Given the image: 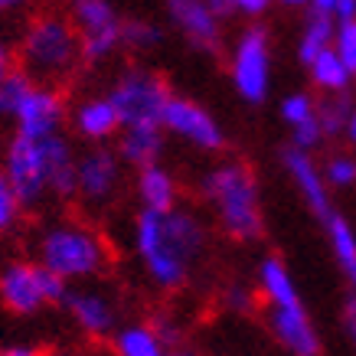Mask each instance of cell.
<instances>
[{
    "instance_id": "1",
    "label": "cell",
    "mask_w": 356,
    "mask_h": 356,
    "mask_svg": "<svg viewBox=\"0 0 356 356\" xmlns=\"http://www.w3.org/2000/svg\"><path fill=\"white\" fill-rule=\"evenodd\" d=\"M134 255L144 278L161 291H180L190 284L209 248V232L196 209L173 206V209H138L134 216Z\"/></svg>"
},
{
    "instance_id": "2",
    "label": "cell",
    "mask_w": 356,
    "mask_h": 356,
    "mask_svg": "<svg viewBox=\"0 0 356 356\" xmlns=\"http://www.w3.org/2000/svg\"><path fill=\"white\" fill-rule=\"evenodd\" d=\"M0 170L20 209H40L46 200H76V154L63 134L30 138L13 131Z\"/></svg>"
},
{
    "instance_id": "3",
    "label": "cell",
    "mask_w": 356,
    "mask_h": 356,
    "mask_svg": "<svg viewBox=\"0 0 356 356\" xmlns=\"http://www.w3.org/2000/svg\"><path fill=\"white\" fill-rule=\"evenodd\" d=\"M255 284H259V298L265 304V321L275 343L288 356H324L321 334L294 284L291 268L278 255H265L255 271Z\"/></svg>"
},
{
    "instance_id": "4",
    "label": "cell",
    "mask_w": 356,
    "mask_h": 356,
    "mask_svg": "<svg viewBox=\"0 0 356 356\" xmlns=\"http://www.w3.org/2000/svg\"><path fill=\"white\" fill-rule=\"evenodd\" d=\"M82 65H86L82 40L69 13L46 10L26 23L17 46V69L23 76H30L36 86L63 88L76 79Z\"/></svg>"
},
{
    "instance_id": "5",
    "label": "cell",
    "mask_w": 356,
    "mask_h": 356,
    "mask_svg": "<svg viewBox=\"0 0 356 356\" xmlns=\"http://www.w3.org/2000/svg\"><path fill=\"white\" fill-rule=\"evenodd\" d=\"M203 200L216 226L236 242H259L265 232L261 190L252 167L242 161H222L203 173Z\"/></svg>"
},
{
    "instance_id": "6",
    "label": "cell",
    "mask_w": 356,
    "mask_h": 356,
    "mask_svg": "<svg viewBox=\"0 0 356 356\" xmlns=\"http://www.w3.org/2000/svg\"><path fill=\"white\" fill-rule=\"evenodd\" d=\"M36 261L63 281H92L111 265V248L105 236L82 219H59L36 238Z\"/></svg>"
},
{
    "instance_id": "7",
    "label": "cell",
    "mask_w": 356,
    "mask_h": 356,
    "mask_svg": "<svg viewBox=\"0 0 356 356\" xmlns=\"http://www.w3.org/2000/svg\"><path fill=\"white\" fill-rule=\"evenodd\" d=\"M105 95L118 111L121 128H161L163 105L173 92L154 69L131 65V69L118 72V79L111 82Z\"/></svg>"
},
{
    "instance_id": "8",
    "label": "cell",
    "mask_w": 356,
    "mask_h": 356,
    "mask_svg": "<svg viewBox=\"0 0 356 356\" xmlns=\"http://www.w3.org/2000/svg\"><path fill=\"white\" fill-rule=\"evenodd\" d=\"M69 281L43 268L40 261H10L0 271V304L17 317H33L43 307H63Z\"/></svg>"
},
{
    "instance_id": "9",
    "label": "cell",
    "mask_w": 356,
    "mask_h": 356,
    "mask_svg": "<svg viewBox=\"0 0 356 356\" xmlns=\"http://www.w3.org/2000/svg\"><path fill=\"white\" fill-rule=\"evenodd\" d=\"M229 76L232 88L238 92L242 102L261 105L268 102L271 92V40L265 26H248L238 33L229 56Z\"/></svg>"
},
{
    "instance_id": "10",
    "label": "cell",
    "mask_w": 356,
    "mask_h": 356,
    "mask_svg": "<svg viewBox=\"0 0 356 356\" xmlns=\"http://www.w3.org/2000/svg\"><path fill=\"white\" fill-rule=\"evenodd\" d=\"M69 20L76 23L86 65H98L121 49V13L111 0H69Z\"/></svg>"
},
{
    "instance_id": "11",
    "label": "cell",
    "mask_w": 356,
    "mask_h": 356,
    "mask_svg": "<svg viewBox=\"0 0 356 356\" xmlns=\"http://www.w3.org/2000/svg\"><path fill=\"white\" fill-rule=\"evenodd\" d=\"M124 184V161L118 151H111L105 144L88 147L82 157H76V200H82L92 209L108 206L118 196Z\"/></svg>"
},
{
    "instance_id": "12",
    "label": "cell",
    "mask_w": 356,
    "mask_h": 356,
    "mask_svg": "<svg viewBox=\"0 0 356 356\" xmlns=\"http://www.w3.org/2000/svg\"><path fill=\"white\" fill-rule=\"evenodd\" d=\"M161 128L163 134H173V138L186 140L206 154H219L226 147V131L213 118V111H206L203 105H196L193 98L186 95H170L167 105H163L161 115Z\"/></svg>"
},
{
    "instance_id": "13",
    "label": "cell",
    "mask_w": 356,
    "mask_h": 356,
    "mask_svg": "<svg viewBox=\"0 0 356 356\" xmlns=\"http://www.w3.org/2000/svg\"><path fill=\"white\" fill-rule=\"evenodd\" d=\"M281 167H284V173L291 177L294 190L301 193L304 206L311 209V216L317 219V222H324L337 206H334V196H330L334 190L327 186L324 170H321V163L314 161V154L298 151V147L288 144V147L281 151Z\"/></svg>"
},
{
    "instance_id": "14",
    "label": "cell",
    "mask_w": 356,
    "mask_h": 356,
    "mask_svg": "<svg viewBox=\"0 0 356 356\" xmlns=\"http://www.w3.org/2000/svg\"><path fill=\"white\" fill-rule=\"evenodd\" d=\"M63 311L88 340H111V334L118 330V307L98 288H69Z\"/></svg>"
},
{
    "instance_id": "15",
    "label": "cell",
    "mask_w": 356,
    "mask_h": 356,
    "mask_svg": "<svg viewBox=\"0 0 356 356\" xmlns=\"http://www.w3.org/2000/svg\"><path fill=\"white\" fill-rule=\"evenodd\" d=\"M63 121H65V105L59 88L49 86H36L26 92L23 105L13 115L17 134H30V138H49V134H63Z\"/></svg>"
},
{
    "instance_id": "16",
    "label": "cell",
    "mask_w": 356,
    "mask_h": 356,
    "mask_svg": "<svg viewBox=\"0 0 356 356\" xmlns=\"http://www.w3.org/2000/svg\"><path fill=\"white\" fill-rule=\"evenodd\" d=\"M167 13L193 49H200V53H216L219 49L222 23L206 0H167Z\"/></svg>"
},
{
    "instance_id": "17",
    "label": "cell",
    "mask_w": 356,
    "mask_h": 356,
    "mask_svg": "<svg viewBox=\"0 0 356 356\" xmlns=\"http://www.w3.org/2000/svg\"><path fill=\"white\" fill-rule=\"evenodd\" d=\"M72 128L88 144H105L108 138L121 134V121L108 95H92L72 111Z\"/></svg>"
},
{
    "instance_id": "18",
    "label": "cell",
    "mask_w": 356,
    "mask_h": 356,
    "mask_svg": "<svg viewBox=\"0 0 356 356\" xmlns=\"http://www.w3.org/2000/svg\"><path fill=\"white\" fill-rule=\"evenodd\" d=\"M134 193L140 200V209H173L180 200V186L173 180V173L163 163H151V167H140L138 180H134Z\"/></svg>"
},
{
    "instance_id": "19",
    "label": "cell",
    "mask_w": 356,
    "mask_h": 356,
    "mask_svg": "<svg viewBox=\"0 0 356 356\" xmlns=\"http://www.w3.org/2000/svg\"><path fill=\"white\" fill-rule=\"evenodd\" d=\"M321 226H324L327 245H330V255H334L337 268H340L346 284L356 291V232H353V226H350V219L334 209Z\"/></svg>"
},
{
    "instance_id": "20",
    "label": "cell",
    "mask_w": 356,
    "mask_h": 356,
    "mask_svg": "<svg viewBox=\"0 0 356 356\" xmlns=\"http://www.w3.org/2000/svg\"><path fill=\"white\" fill-rule=\"evenodd\" d=\"M118 157L128 167H151L161 163L163 154V128H121L118 138Z\"/></svg>"
},
{
    "instance_id": "21",
    "label": "cell",
    "mask_w": 356,
    "mask_h": 356,
    "mask_svg": "<svg viewBox=\"0 0 356 356\" xmlns=\"http://www.w3.org/2000/svg\"><path fill=\"white\" fill-rule=\"evenodd\" d=\"M115 356H170V346L154 324H121L111 334Z\"/></svg>"
},
{
    "instance_id": "22",
    "label": "cell",
    "mask_w": 356,
    "mask_h": 356,
    "mask_svg": "<svg viewBox=\"0 0 356 356\" xmlns=\"http://www.w3.org/2000/svg\"><path fill=\"white\" fill-rule=\"evenodd\" d=\"M307 72H311V82L324 95H346L350 92V86H353V72L343 65V59L337 56V49L330 46V49H324V53L317 56L311 65H304Z\"/></svg>"
},
{
    "instance_id": "23",
    "label": "cell",
    "mask_w": 356,
    "mask_h": 356,
    "mask_svg": "<svg viewBox=\"0 0 356 356\" xmlns=\"http://www.w3.org/2000/svg\"><path fill=\"white\" fill-rule=\"evenodd\" d=\"M337 36V20L334 17H324V13H307V20L301 26V36H298V59L301 65H311L317 56L334 46Z\"/></svg>"
},
{
    "instance_id": "24",
    "label": "cell",
    "mask_w": 356,
    "mask_h": 356,
    "mask_svg": "<svg viewBox=\"0 0 356 356\" xmlns=\"http://www.w3.org/2000/svg\"><path fill=\"white\" fill-rule=\"evenodd\" d=\"M350 108H353V98H350V92H346V95H327L324 102H317V124H321V131H324L327 140H330V138H343Z\"/></svg>"
},
{
    "instance_id": "25",
    "label": "cell",
    "mask_w": 356,
    "mask_h": 356,
    "mask_svg": "<svg viewBox=\"0 0 356 356\" xmlns=\"http://www.w3.org/2000/svg\"><path fill=\"white\" fill-rule=\"evenodd\" d=\"M161 43L163 33L151 20H124V26H121V46H128L131 53H151Z\"/></svg>"
},
{
    "instance_id": "26",
    "label": "cell",
    "mask_w": 356,
    "mask_h": 356,
    "mask_svg": "<svg viewBox=\"0 0 356 356\" xmlns=\"http://www.w3.org/2000/svg\"><path fill=\"white\" fill-rule=\"evenodd\" d=\"M33 88V79L23 76L20 69H13L10 76L0 82V118H10L17 115V108L23 105V98H26V92Z\"/></svg>"
},
{
    "instance_id": "27",
    "label": "cell",
    "mask_w": 356,
    "mask_h": 356,
    "mask_svg": "<svg viewBox=\"0 0 356 356\" xmlns=\"http://www.w3.org/2000/svg\"><path fill=\"white\" fill-rule=\"evenodd\" d=\"M321 170H324V180L330 190H353L356 186V157H350V154H330L321 163Z\"/></svg>"
},
{
    "instance_id": "28",
    "label": "cell",
    "mask_w": 356,
    "mask_h": 356,
    "mask_svg": "<svg viewBox=\"0 0 356 356\" xmlns=\"http://www.w3.org/2000/svg\"><path fill=\"white\" fill-rule=\"evenodd\" d=\"M278 115L288 128H298V124H304V121H311L317 115V98L311 92H291V95L281 102Z\"/></svg>"
},
{
    "instance_id": "29",
    "label": "cell",
    "mask_w": 356,
    "mask_h": 356,
    "mask_svg": "<svg viewBox=\"0 0 356 356\" xmlns=\"http://www.w3.org/2000/svg\"><path fill=\"white\" fill-rule=\"evenodd\" d=\"M334 49H337V56L343 59L346 69L353 72V79H356V20H346V23L337 26Z\"/></svg>"
},
{
    "instance_id": "30",
    "label": "cell",
    "mask_w": 356,
    "mask_h": 356,
    "mask_svg": "<svg viewBox=\"0 0 356 356\" xmlns=\"http://www.w3.org/2000/svg\"><path fill=\"white\" fill-rule=\"evenodd\" d=\"M324 131H321V124H317V115H314L311 121H304V124H298V128H291V147H298V151H307V154H317V147L324 144Z\"/></svg>"
},
{
    "instance_id": "31",
    "label": "cell",
    "mask_w": 356,
    "mask_h": 356,
    "mask_svg": "<svg viewBox=\"0 0 356 356\" xmlns=\"http://www.w3.org/2000/svg\"><path fill=\"white\" fill-rule=\"evenodd\" d=\"M20 203H17V196H13L10 184H7V177H3V170H0V232H7V229H13L17 222H20Z\"/></svg>"
},
{
    "instance_id": "32",
    "label": "cell",
    "mask_w": 356,
    "mask_h": 356,
    "mask_svg": "<svg viewBox=\"0 0 356 356\" xmlns=\"http://www.w3.org/2000/svg\"><path fill=\"white\" fill-rule=\"evenodd\" d=\"M226 304L236 314H252L259 307V288H248V284H229L226 288Z\"/></svg>"
},
{
    "instance_id": "33",
    "label": "cell",
    "mask_w": 356,
    "mask_h": 356,
    "mask_svg": "<svg viewBox=\"0 0 356 356\" xmlns=\"http://www.w3.org/2000/svg\"><path fill=\"white\" fill-rule=\"evenodd\" d=\"M275 0H232V13H242V17H261V13L268 10Z\"/></svg>"
},
{
    "instance_id": "34",
    "label": "cell",
    "mask_w": 356,
    "mask_h": 356,
    "mask_svg": "<svg viewBox=\"0 0 356 356\" xmlns=\"http://www.w3.org/2000/svg\"><path fill=\"white\" fill-rule=\"evenodd\" d=\"M343 330H346V337H350V343H353V350H356V294H353V298H346Z\"/></svg>"
},
{
    "instance_id": "35",
    "label": "cell",
    "mask_w": 356,
    "mask_h": 356,
    "mask_svg": "<svg viewBox=\"0 0 356 356\" xmlns=\"http://www.w3.org/2000/svg\"><path fill=\"white\" fill-rule=\"evenodd\" d=\"M10 72H13V53H10V46L0 40V82L10 76Z\"/></svg>"
},
{
    "instance_id": "36",
    "label": "cell",
    "mask_w": 356,
    "mask_h": 356,
    "mask_svg": "<svg viewBox=\"0 0 356 356\" xmlns=\"http://www.w3.org/2000/svg\"><path fill=\"white\" fill-rule=\"evenodd\" d=\"M337 3H340V0H311V10L324 13V17H337Z\"/></svg>"
},
{
    "instance_id": "37",
    "label": "cell",
    "mask_w": 356,
    "mask_h": 356,
    "mask_svg": "<svg viewBox=\"0 0 356 356\" xmlns=\"http://www.w3.org/2000/svg\"><path fill=\"white\" fill-rule=\"evenodd\" d=\"M206 3L213 7V13H216L219 20H222V17H229V13H232V0H206Z\"/></svg>"
},
{
    "instance_id": "38",
    "label": "cell",
    "mask_w": 356,
    "mask_h": 356,
    "mask_svg": "<svg viewBox=\"0 0 356 356\" xmlns=\"http://www.w3.org/2000/svg\"><path fill=\"white\" fill-rule=\"evenodd\" d=\"M343 138L356 147V102H353V108H350V118H346V131H343Z\"/></svg>"
},
{
    "instance_id": "39",
    "label": "cell",
    "mask_w": 356,
    "mask_h": 356,
    "mask_svg": "<svg viewBox=\"0 0 356 356\" xmlns=\"http://www.w3.org/2000/svg\"><path fill=\"white\" fill-rule=\"evenodd\" d=\"M26 3H33V0H0V17H7L13 10H23Z\"/></svg>"
},
{
    "instance_id": "40",
    "label": "cell",
    "mask_w": 356,
    "mask_h": 356,
    "mask_svg": "<svg viewBox=\"0 0 356 356\" xmlns=\"http://www.w3.org/2000/svg\"><path fill=\"white\" fill-rule=\"evenodd\" d=\"M0 356H40L36 350H30V346H3L0 350Z\"/></svg>"
},
{
    "instance_id": "41",
    "label": "cell",
    "mask_w": 356,
    "mask_h": 356,
    "mask_svg": "<svg viewBox=\"0 0 356 356\" xmlns=\"http://www.w3.org/2000/svg\"><path fill=\"white\" fill-rule=\"evenodd\" d=\"M281 7H311V0H275Z\"/></svg>"
},
{
    "instance_id": "42",
    "label": "cell",
    "mask_w": 356,
    "mask_h": 356,
    "mask_svg": "<svg viewBox=\"0 0 356 356\" xmlns=\"http://www.w3.org/2000/svg\"><path fill=\"white\" fill-rule=\"evenodd\" d=\"M40 356H86V353H79V350H49V353H40Z\"/></svg>"
},
{
    "instance_id": "43",
    "label": "cell",
    "mask_w": 356,
    "mask_h": 356,
    "mask_svg": "<svg viewBox=\"0 0 356 356\" xmlns=\"http://www.w3.org/2000/svg\"><path fill=\"white\" fill-rule=\"evenodd\" d=\"M170 356H200V353H190V350H170Z\"/></svg>"
}]
</instances>
